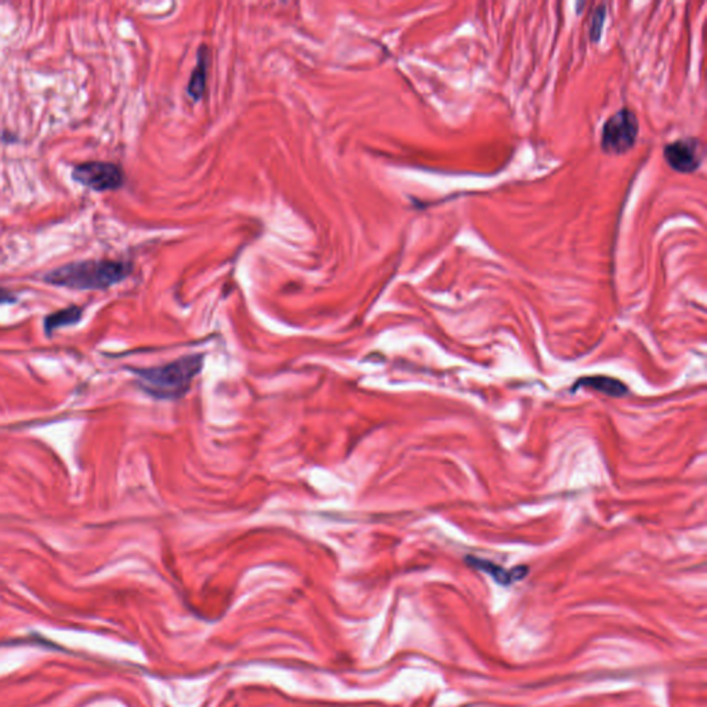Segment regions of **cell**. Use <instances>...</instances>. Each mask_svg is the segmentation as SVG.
I'll list each match as a JSON object with an SVG mask.
<instances>
[{
    "mask_svg": "<svg viewBox=\"0 0 707 707\" xmlns=\"http://www.w3.org/2000/svg\"><path fill=\"white\" fill-rule=\"evenodd\" d=\"M16 297L12 292L0 287V304H10V303H16Z\"/></svg>",
    "mask_w": 707,
    "mask_h": 707,
    "instance_id": "obj_11",
    "label": "cell"
},
{
    "mask_svg": "<svg viewBox=\"0 0 707 707\" xmlns=\"http://www.w3.org/2000/svg\"><path fill=\"white\" fill-rule=\"evenodd\" d=\"M83 317V308L77 305H69L60 311H55L44 318V332L47 336L60 328L72 326L79 324Z\"/></svg>",
    "mask_w": 707,
    "mask_h": 707,
    "instance_id": "obj_8",
    "label": "cell"
},
{
    "mask_svg": "<svg viewBox=\"0 0 707 707\" xmlns=\"http://www.w3.org/2000/svg\"><path fill=\"white\" fill-rule=\"evenodd\" d=\"M666 164L677 173H695L703 164L704 148L699 138L685 137L669 142L663 148Z\"/></svg>",
    "mask_w": 707,
    "mask_h": 707,
    "instance_id": "obj_5",
    "label": "cell"
},
{
    "mask_svg": "<svg viewBox=\"0 0 707 707\" xmlns=\"http://www.w3.org/2000/svg\"><path fill=\"white\" fill-rule=\"evenodd\" d=\"M203 354H190L166 365L133 369L138 387L155 400L176 401L190 391L203 368Z\"/></svg>",
    "mask_w": 707,
    "mask_h": 707,
    "instance_id": "obj_1",
    "label": "cell"
},
{
    "mask_svg": "<svg viewBox=\"0 0 707 707\" xmlns=\"http://www.w3.org/2000/svg\"><path fill=\"white\" fill-rule=\"evenodd\" d=\"M72 179L96 192L116 191L125 184L123 170L111 162L89 161L76 165L72 170Z\"/></svg>",
    "mask_w": 707,
    "mask_h": 707,
    "instance_id": "obj_4",
    "label": "cell"
},
{
    "mask_svg": "<svg viewBox=\"0 0 707 707\" xmlns=\"http://www.w3.org/2000/svg\"><path fill=\"white\" fill-rule=\"evenodd\" d=\"M130 272V263L92 259L68 263L54 268L43 275V281L49 285L73 290H105L125 281Z\"/></svg>",
    "mask_w": 707,
    "mask_h": 707,
    "instance_id": "obj_2",
    "label": "cell"
},
{
    "mask_svg": "<svg viewBox=\"0 0 707 707\" xmlns=\"http://www.w3.org/2000/svg\"><path fill=\"white\" fill-rule=\"evenodd\" d=\"M206 70H207V55L199 54L196 68L192 72L191 81L188 85V94L194 100H199L203 96L205 86H206Z\"/></svg>",
    "mask_w": 707,
    "mask_h": 707,
    "instance_id": "obj_9",
    "label": "cell"
},
{
    "mask_svg": "<svg viewBox=\"0 0 707 707\" xmlns=\"http://www.w3.org/2000/svg\"><path fill=\"white\" fill-rule=\"evenodd\" d=\"M465 561H467V564L470 567H473V568H476L478 571H483V572H487L489 576H492L498 583H500L503 586H507V584H511L513 582L521 580L528 574V567H517V568H514L511 571H506L504 568L496 565L492 561L481 560V558H477V557H467Z\"/></svg>",
    "mask_w": 707,
    "mask_h": 707,
    "instance_id": "obj_6",
    "label": "cell"
},
{
    "mask_svg": "<svg viewBox=\"0 0 707 707\" xmlns=\"http://www.w3.org/2000/svg\"><path fill=\"white\" fill-rule=\"evenodd\" d=\"M579 387H589L598 392H602V394H606L609 397H616V398L623 397L628 392V388L623 381L609 377V376H602V374L587 376V377L579 378L576 381V384L574 385V389H578Z\"/></svg>",
    "mask_w": 707,
    "mask_h": 707,
    "instance_id": "obj_7",
    "label": "cell"
},
{
    "mask_svg": "<svg viewBox=\"0 0 707 707\" xmlns=\"http://www.w3.org/2000/svg\"><path fill=\"white\" fill-rule=\"evenodd\" d=\"M605 17H606L605 6H601L598 10H595V13L593 16V20H591V27H590V38H591L593 42H598L600 40Z\"/></svg>",
    "mask_w": 707,
    "mask_h": 707,
    "instance_id": "obj_10",
    "label": "cell"
},
{
    "mask_svg": "<svg viewBox=\"0 0 707 707\" xmlns=\"http://www.w3.org/2000/svg\"><path fill=\"white\" fill-rule=\"evenodd\" d=\"M640 122L637 115L628 108H621L610 115L601 134V148L606 155H624L637 142Z\"/></svg>",
    "mask_w": 707,
    "mask_h": 707,
    "instance_id": "obj_3",
    "label": "cell"
}]
</instances>
